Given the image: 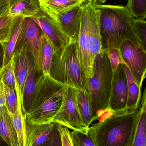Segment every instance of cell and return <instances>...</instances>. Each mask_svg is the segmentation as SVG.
I'll use <instances>...</instances> for the list:
<instances>
[{
    "label": "cell",
    "instance_id": "obj_1",
    "mask_svg": "<svg viewBox=\"0 0 146 146\" xmlns=\"http://www.w3.org/2000/svg\"><path fill=\"white\" fill-rule=\"evenodd\" d=\"M138 111L108 110L88 129L96 146H132Z\"/></svg>",
    "mask_w": 146,
    "mask_h": 146
},
{
    "label": "cell",
    "instance_id": "obj_2",
    "mask_svg": "<svg viewBox=\"0 0 146 146\" xmlns=\"http://www.w3.org/2000/svg\"><path fill=\"white\" fill-rule=\"evenodd\" d=\"M96 7L100 13L102 50L107 51L113 48H119L122 42L125 40L141 45L136 34L134 17L126 6L97 3Z\"/></svg>",
    "mask_w": 146,
    "mask_h": 146
},
{
    "label": "cell",
    "instance_id": "obj_3",
    "mask_svg": "<svg viewBox=\"0 0 146 146\" xmlns=\"http://www.w3.org/2000/svg\"><path fill=\"white\" fill-rule=\"evenodd\" d=\"M101 0H89L82 5L77 40L78 58L82 71L88 80L93 75V66L101 52L100 13L96 4Z\"/></svg>",
    "mask_w": 146,
    "mask_h": 146
},
{
    "label": "cell",
    "instance_id": "obj_4",
    "mask_svg": "<svg viewBox=\"0 0 146 146\" xmlns=\"http://www.w3.org/2000/svg\"><path fill=\"white\" fill-rule=\"evenodd\" d=\"M65 86L49 74L42 73L36 80L29 110L23 115L25 121L32 124L52 122L62 104Z\"/></svg>",
    "mask_w": 146,
    "mask_h": 146
},
{
    "label": "cell",
    "instance_id": "obj_5",
    "mask_svg": "<svg viewBox=\"0 0 146 146\" xmlns=\"http://www.w3.org/2000/svg\"><path fill=\"white\" fill-rule=\"evenodd\" d=\"M93 72L86 90L91 100L94 122L107 111L109 104L113 71L106 51L96 55Z\"/></svg>",
    "mask_w": 146,
    "mask_h": 146
},
{
    "label": "cell",
    "instance_id": "obj_6",
    "mask_svg": "<svg viewBox=\"0 0 146 146\" xmlns=\"http://www.w3.org/2000/svg\"><path fill=\"white\" fill-rule=\"evenodd\" d=\"M77 39H71L61 51L54 52L49 75L66 86L86 90L89 80L78 61Z\"/></svg>",
    "mask_w": 146,
    "mask_h": 146
},
{
    "label": "cell",
    "instance_id": "obj_7",
    "mask_svg": "<svg viewBox=\"0 0 146 146\" xmlns=\"http://www.w3.org/2000/svg\"><path fill=\"white\" fill-rule=\"evenodd\" d=\"M39 4L44 14L69 40L77 39L83 4L66 11L54 9L43 3Z\"/></svg>",
    "mask_w": 146,
    "mask_h": 146
},
{
    "label": "cell",
    "instance_id": "obj_8",
    "mask_svg": "<svg viewBox=\"0 0 146 146\" xmlns=\"http://www.w3.org/2000/svg\"><path fill=\"white\" fill-rule=\"evenodd\" d=\"M40 27L30 18L23 19L16 43L15 51L24 47L33 54L38 68L42 71V36Z\"/></svg>",
    "mask_w": 146,
    "mask_h": 146
},
{
    "label": "cell",
    "instance_id": "obj_9",
    "mask_svg": "<svg viewBox=\"0 0 146 146\" xmlns=\"http://www.w3.org/2000/svg\"><path fill=\"white\" fill-rule=\"evenodd\" d=\"M52 122L60 124L72 130L88 133L89 127L83 121L77 106L72 87H65L62 104Z\"/></svg>",
    "mask_w": 146,
    "mask_h": 146
},
{
    "label": "cell",
    "instance_id": "obj_10",
    "mask_svg": "<svg viewBox=\"0 0 146 146\" xmlns=\"http://www.w3.org/2000/svg\"><path fill=\"white\" fill-rule=\"evenodd\" d=\"M122 59L139 86L146 78V49L130 40H124L119 48Z\"/></svg>",
    "mask_w": 146,
    "mask_h": 146
},
{
    "label": "cell",
    "instance_id": "obj_11",
    "mask_svg": "<svg viewBox=\"0 0 146 146\" xmlns=\"http://www.w3.org/2000/svg\"><path fill=\"white\" fill-rule=\"evenodd\" d=\"M25 129L26 146H61L57 123L32 124L25 121Z\"/></svg>",
    "mask_w": 146,
    "mask_h": 146
},
{
    "label": "cell",
    "instance_id": "obj_12",
    "mask_svg": "<svg viewBox=\"0 0 146 146\" xmlns=\"http://www.w3.org/2000/svg\"><path fill=\"white\" fill-rule=\"evenodd\" d=\"M128 87L123 64L113 72L108 110L116 111L127 108Z\"/></svg>",
    "mask_w": 146,
    "mask_h": 146
},
{
    "label": "cell",
    "instance_id": "obj_13",
    "mask_svg": "<svg viewBox=\"0 0 146 146\" xmlns=\"http://www.w3.org/2000/svg\"><path fill=\"white\" fill-rule=\"evenodd\" d=\"M32 19L46 36L53 47L54 52L61 51L68 44L70 40L45 14Z\"/></svg>",
    "mask_w": 146,
    "mask_h": 146
},
{
    "label": "cell",
    "instance_id": "obj_14",
    "mask_svg": "<svg viewBox=\"0 0 146 146\" xmlns=\"http://www.w3.org/2000/svg\"><path fill=\"white\" fill-rule=\"evenodd\" d=\"M42 71L38 68L35 58H31L23 90L21 104L23 115L29 112L34 95L36 80Z\"/></svg>",
    "mask_w": 146,
    "mask_h": 146
},
{
    "label": "cell",
    "instance_id": "obj_15",
    "mask_svg": "<svg viewBox=\"0 0 146 146\" xmlns=\"http://www.w3.org/2000/svg\"><path fill=\"white\" fill-rule=\"evenodd\" d=\"M33 57L31 53L24 47H22L14 52L13 59L16 82L21 100L30 62Z\"/></svg>",
    "mask_w": 146,
    "mask_h": 146
},
{
    "label": "cell",
    "instance_id": "obj_16",
    "mask_svg": "<svg viewBox=\"0 0 146 146\" xmlns=\"http://www.w3.org/2000/svg\"><path fill=\"white\" fill-rule=\"evenodd\" d=\"M0 136L8 146H19L11 116L5 106L0 109Z\"/></svg>",
    "mask_w": 146,
    "mask_h": 146
},
{
    "label": "cell",
    "instance_id": "obj_17",
    "mask_svg": "<svg viewBox=\"0 0 146 146\" xmlns=\"http://www.w3.org/2000/svg\"><path fill=\"white\" fill-rule=\"evenodd\" d=\"M139 106L132 146H146V90L144 89Z\"/></svg>",
    "mask_w": 146,
    "mask_h": 146
},
{
    "label": "cell",
    "instance_id": "obj_18",
    "mask_svg": "<svg viewBox=\"0 0 146 146\" xmlns=\"http://www.w3.org/2000/svg\"><path fill=\"white\" fill-rule=\"evenodd\" d=\"M73 93L78 108L83 121L89 127L93 119V108L89 96L85 90L73 88Z\"/></svg>",
    "mask_w": 146,
    "mask_h": 146
},
{
    "label": "cell",
    "instance_id": "obj_19",
    "mask_svg": "<svg viewBox=\"0 0 146 146\" xmlns=\"http://www.w3.org/2000/svg\"><path fill=\"white\" fill-rule=\"evenodd\" d=\"M43 14L38 0H24L13 7L8 15L32 19L40 17Z\"/></svg>",
    "mask_w": 146,
    "mask_h": 146
},
{
    "label": "cell",
    "instance_id": "obj_20",
    "mask_svg": "<svg viewBox=\"0 0 146 146\" xmlns=\"http://www.w3.org/2000/svg\"><path fill=\"white\" fill-rule=\"evenodd\" d=\"M127 78L128 100L127 108L131 110L138 109L141 100V88L126 65L124 64Z\"/></svg>",
    "mask_w": 146,
    "mask_h": 146
},
{
    "label": "cell",
    "instance_id": "obj_21",
    "mask_svg": "<svg viewBox=\"0 0 146 146\" xmlns=\"http://www.w3.org/2000/svg\"><path fill=\"white\" fill-rule=\"evenodd\" d=\"M15 89L17 92V108L15 113L13 115H11L17 135L19 146H26V139L25 129V120L22 111L21 97L16 82Z\"/></svg>",
    "mask_w": 146,
    "mask_h": 146
},
{
    "label": "cell",
    "instance_id": "obj_22",
    "mask_svg": "<svg viewBox=\"0 0 146 146\" xmlns=\"http://www.w3.org/2000/svg\"><path fill=\"white\" fill-rule=\"evenodd\" d=\"M23 18L21 17H17L10 38L7 42L3 43L4 45V58L2 66L8 64L14 56L17 40Z\"/></svg>",
    "mask_w": 146,
    "mask_h": 146
},
{
    "label": "cell",
    "instance_id": "obj_23",
    "mask_svg": "<svg viewBox=\"0 0 146 146\" xmlns=\"http://www.w3.org/2000/svg\"><path fill=\"white\" fill-rule=\"evenodd\" d=\"M54 53V49L52 45L46 36L43 33L42 52V72L43 74L48 75L50 73L52 60Z\"/></svg>",
    "mask_w": 146,
    "mask_h": 146
},
{
    "label": "cell",
    "instance_id": "obj_24",
    "mask_svg": "<svg viewBox=\"0 0 146 146\" xmlns=\"http://www.w3.org/2000/svg\"><path fill=\"white\" fill-rule=\"evenodd\" d=\"M0 81L10 88L15 89L16 80L13 57L8 64L0 68Z\"/></svg>",
    "mask_w": 146,
    "mask_h": 146
},
{
    "label": "cell",
    "instance_id": "obj_25",
    "mask_svg": "<svg viewBox=\"0 0 146 146\" xmlns=\"http://www.w3.org/2000/svg\"><path fill=\"white\" fill-rule=\"evenodd\" d=\"M89 0H38L54 9L61 11L69 10L77 6L83 5Z\"/></svg>",
    "mask_w": 146,
    "mask_h": 146
},
{
    "label": "cell",
    "instance_id": "obj_26",
    "mask_svg": "<svg viewBox=\"0 0 146 146\" xmlns=\"http://www.w3.org/2000/svg\"><path fill=\"white\" fill-rule=\"evenodd\" d=\"M17 17L8 15L0 17V43H6L9 40Z\"/></svg>",
    "mask_w": 146,
    "mask_h": 146
},
{
    "label": "cell",
    "instance_id": "obj_27",
    "mask_svg": "<svg viewBox=\"0 0 146 146\" xmlns=\"http://www.w3.org/2000/svg\"><path fill=\"white\" fill-rule=\"evenodd\" d=\"M126 7L134 18L146 19V0H127Z\"/></svg>",
    "mask_w": 146,
    "mask_h": 146
},
{
    "label": "cell",
    "instance_id": "obj_28",
    "mask_svg": "<svg viewBox=\"0 0 146 146\" xmlns=\"http://www.w3.org/2000/svg\"><path fill=\"white\" fill-rule=\"evenodd\" d=\"M5 106L11 115L15 113L17 108V98L15 89H11L4 84Z\"/></svg>",
    "mask_w": 146,
    "mask_h": 146
},
{
    "label": "cell",
    "instance_id": "obj_29",
    "mask_svg": "<svg viewBox=\"0 0 146 146\" xmlns=\"http://www.w3.org/2000/svg\"><path fill=\"white\" fill-rule=\"evenodd\" d=\"M73 146H96L88 133L73 130L71 132Z\"/></svg>",
    "mask_w": 146,
    "mask_h": 146
},
{
    "label": "cell",
    "instance_id": "obj_30",
    "mask_svg": "<svg viewBox=\"0 0 146 146\" xmlns=\"http://www.w3.org/2000/svg\"><path fill=\"white\" fill-rule=\"evenodd\" d=\"M134 27L137 38L143 47L146 49V21L145 19L134 18Z\"/></svg>",
    "mask_w": 146,
    "mask_h": 146
},
{
    "label": "cell",
    "instance_id": "obj_31",
    "mask_svg": "<svg viewBox=\"0 0 146 146\" xmlns=\"http://www.w3.org/2000/svg\"><path fill=\"white\" fill-rule=\"evenodd\" d=\"M107 51L113 71H114L120 64H124L119 48H111Z\"/></svg>",
    "mask_w": 146,
    "mask_h": 146
},
{
    "label": "cell",
    "instance_id": "obj_32",
    "mask_svg": "<svg viewBox=\"0 0 146 146\" xmlns=\"http://www.w3.org/2000/svg\"><path fill=\"white\" fill-rule=\"evenodd\" d=\"M61 146H73L71 132L67 127L57 123Z\"/></svg>",
    "mask_w": 146,
    "mask_h": 146
},
{
    "label": "cell",
    "instance_id": "obj_33",
    "mask_svg": "<svg viewBox=\"0 0 146 146\" xmlns=\"http://www.w3.org/2000/svg\"><path fill=\"white\" fill-rule=\"evenodd\" d=\"M24 0H0V17L8 15L13 7Z\"/></svg>",
    "mask_w": 146,
    "mask_h": 146
},
{
    "label": "cell",
    "instance_id": "obj_34",
    "mask_svg": "<svg viewBox=\"0 0 146 146\" xmlns=\"http://www.w3.org/2000/svg\"><path fill=\"white\" fill-rule=\"evenodd\" d=\"M5 94L4 84L0 81V109L5 106Z\"/></svg>",
    "mask_w": 146,
    "mask_h": 146
},
{
    "label": "cell",
    "instance_id": "obj_35",
    "mask_svg": "<svg viewBox=\"0 0 146 146\" xmlns=\"http://www.w3.org/2000/svg\"><path fill=\"white\" fill-rule=\"evenodd\" d=\"M4 58V45L3 43H0V68L3 65Z\"/></svg>",
    "mask_w": 146,
    "mask_h": 146
},
{
    "label": "cell",
    "instance_id": "obj_36",
    "mask_svg": "<svg viewBox=\"0 0 146 146\" xmlns=\"http://www.w3.org/2000/svg\"><path fill=\"white\" fill-rule=\"evenodd\" d=\"M3 142H5V141L3 140V139H2V137L0 136V146L4 145V144H3Z\"/></svg>",
    "mask_w": 146,
    "mask_h": 146
}]
</instances>
